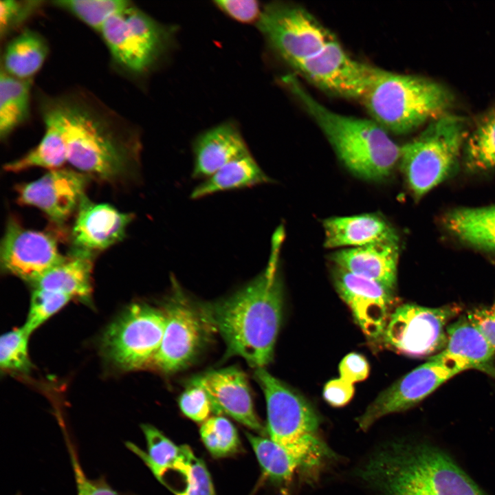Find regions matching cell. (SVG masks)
Masks as SVG:
<instances>
[{"label":"cell","mask_w":495,"mask_h":495,"mask_svg":"<svg viewBox=\"0 0 495 495\" xmlns=\"http://www.w3.org/2000/svg\"><path fill=\"white\" fill-rule=\"evenodd\" d=\"M43 120L60 130L67 162L79 172L114 182L139 164L141 142L138 131L93 96L74 91L40 100Z\"/></svg>","instance_id":"6da1fadb"},{"label":"cell","mask_w":495,"mask_h":495,"mask_svg":"<svg viewBox=\"0 0 495 495\" xmlns=\"http://www.w3.org/2000/svg\"><path fill=\"white\" fill-rule=\"evenodd\" d=\"M282 234L276 232L268 263L258 276L231 296L200 305L225 342L227 355L241 357L255 369L272 362L282 320L283 291L278 270Z\"/></svg>","instance_id":"7a4b0ae2"},{"label":"cell","mask_w":495,"mask_h":495,"mask_svg":"<svg viewBox=\"0 0 495 495\" xmlns=\"http://www.w3.org/2000/svg\"><path fill=\"white\" fill-rule=\"evenodd\" d=\"M382 495H488L450 455L428 441L395 443L359 472Z\"/></svg>","instance_id":"3957f363"},{"label":"cell","mask_w":495,"mask_h":495,"mask_svg":"<svg viewBox=\"0 0 495 495\" xmlns=\"http://www.w3.org/2000/svg\"><path fill=\"white\" fill-rule=\"evenodd\" d=\"M284 82L322 131L337 155L353 173L369 180L388 177L399 162L401 146L372 119L336 113L316 100L294 76Z\"/></svg>","instance_id":"277c9868"},{"label":"cell","mask_w":495,"mask_h":495,"mask_svg":"<svg viewBox=\"0 0 495 495\" xmlns=\"http://www.w3.org/2000/svg\"><path fill=\"white\" fill-rule=\"evenodd\" d=\"M371 119L388 133H410L446 113L454 96L427 78L373 67L361 98Z\"/></svg>","instance_id":"5b68a950"},{"label":"cell","mask_w":495,"mask_h":495,"mask_svg":"<svg viewBox=\"0 0 495 495\" xmlns=\"http://www.w3.org/2000/svg\"><path fill=\"white\" fill-rule=\"evenodd\" d=\"M254 377L265 395L270 439L296 461L302 474L314 476L335 456L319 434L318 414L305 397L265 368L255 369Z\"/></svg>","instance_id":"8992f818"},{"label":"cell","mask_w":495,"mask_h":495,"mask_svg":"<svg viewBox=\"0 0 495 495\" xmlns=\"http://www.w3.org/2000/svg\"><path fill=\"white\" fill-rule=\"evenodd\" d=\"M465 118L449 113L430 122L415 139L401 146L399 164L415 197L421 198L456 168L468 137Z\"/></svg>","instance_id":"52a82bcc"},{"label":"cell","mask_w":495,"mask_h":495,"mask_svg":"<svg viewBox=\"0 0 495 495\" xmlns=\"http://www.w3.org/2000/svg\"><path fill=\"white\" fill-rule=\"evenodd\" d=\"M100 34L118 65L142 74L166 52L173 33L131 3L111 16Z\"/></svg>","instance_id":"ba28073f"},{"label":"cell","mask_w":495,"mask_h":495,"mask_svg":"<svg viewBox=\"0 0 495 495\" xmlns=\"http://www.w3.org/2000/svg\"><path fill=\"white\" fill-rule=\"evenodd\" d=\"M166 322L164 309L142 302L131 305L102 336L105 357L126 371L148 366L161 344Z\"/></svg>","instance_id":"9c48e42d"},{"label":"cell","mask_w":495,"mask_h":495,"mask_svg":"<svg viewBox=\"0 0 495 495\" xmlns=\"http://www.w3.org/2000/svg\"><path fill=\"white\" fill-rule=\"evenodd\" d=\"M462 310L456 303L439 307L401 304L391 313L382 340L386 347L406 356L432 357L444 349L449 322Z\"/></svg>","instance_id":"30bf717a"},{"label":"cell","mask_w":495,"mask_h":495,"mask_svg":"<svg viewBox=\"0 0 495 495\" xmlns=\"http://www.w3.org/2000/svg\"><path fill=\"white\" fill-rule=\"evenodd\" d=\"M258 26L270 46L293 68L320 52L335 36L300 6H265Z\"/></svg>","instance_id":"8fae6325"},{"label":"cell","mask_w":495,"mask_h":495,"mask_svg":"<svg viewBox=\"0 0 495 495\" xmlns=\"http://www.w3.org/2000/svg\"><path fill=\"white\" fill-rule=\"evenodd\" d=\"M471 369L465 360L440 352L382 391L357 419L366 431L388 414L406 410L419 404L454 375Z\"/></svg>","instance_id":"7c38bea8"},{"label":"cell","mask_w":495,"mask_h":495,"mask_svg":"<svg viewBox=\"0 0 495 495\" xmlns=\"http://www.w3.org/2000/svg\"><path fill=\"white\" fill-rule=\"evenodd\" d=\"M166 322L160 347L149 366L164 373L177 371L197 356L212 329L200 306H195L175 287L164 308Z\"/></svg>","instance_id":"4fadbf2b"},{"label":"cell","mask_w":495,"mask_h":495,"mask_svg":"<svg viewBox=\"0 0 495 495\" xmlns=\"http://www.w3.org/2000/svg\"><path fill=\"white\" fill-rule=\"evenodd\" d=\"M65 257L49 233L26 229L13 217L8 220L0 246L5 272L34 283Z\"/></svg>","instance_id":"5bb4252c"},{"label":"cell","mask_w":495,"mask_h":495,"mask_svg":"<svg viewBox=\"0 0 495 495\" xmlns=\"http://www.w3.org/2000/svg\"><path fill=\"white\" fill-rule=\"evenodd\" d=\"M294 68L306 80L331 94L361 100L373 66L353 59L335 38Z\"/></svg>","instance_id":"9a60e30c"},{"label":"cell","mask_w":495,"mask_h":495,"mask_svg":"<svg viewBox=\"0 0 495 495\" xmlns=\"http://www.w3.org/2000/svg\"><path fill=\"white\" fill-rule=\"evenodd\" d=\"M332 278L337 292L364 334L372 340L381 338L396 307L395 291L336 265Z\"/></svg>","instance_id":"2e32d148"},{"label":"cell","mask_w":495,"mask_h":495,"mask_svg":"<svg viewBox=\"0 0 495 495\" xmlns=\"http://www.w3.org/2000/svg\"><path fill=\"white\" fill-rule=\"evenodd\" d=\"M86 176L69 169L50 170L36 181L18 186V201L36 207L62 223L78 209L85 195Z\"/></svg>","instance_id":"e0dca14e"},{"label":"cell","mask_w":495,"mask_h":495,"mask_svg":"<svg viewBox=\"0 0 495 495\" xmlns=\"http://www.w3.org/2000/svg\"><path fill=\"white\" fill-rule=\"evenodd\" d=\"M207 393L212 412L226 414L247 428L263 434V426L254 410L245 373L236 367L208 371L193 379Z\"/></svg>","instance_id":"ac0fdd59"},{"label":"cell","mask_w":495,"mask_h":495,"mask_svg":"<svg viewBox=\"0 0 495 495\" xmlns=\"http://www.w3.org/2000/svg\"><path fill=\"white\" fill-rule=\"evenodd\" d=\"M133 219V214L120 212L109 204L94 203L85 195L72 232L74 250L93 254L109 248L124 237Z\"/></svg>","instance_id":"d6986e66"},{"label":"cell","mask_w":495,"mask_h":495,"mask_svg":"<svg viewBox=\"0 0 495 495\" xmlns=\"http://www.w3.org/2000/svg\"><path fill=\"white\" fill-rule=\"evenodd\" d=\"M398 236L332 254L334 265L395 289L399 259Z\"/></svg>","instance_id":"ffe728a7"},{"label":"cell","mask_w":495,"mask_h":495,"mask_svg":"<svg viewBox=\"0 0 495 495\" xmlns=\"http://www.w3.org/2000/svg\"><path fill=\"white\" fill-rule=\"evenodd\" d=\"M249 150L238 128L223 123L201 134L193 146V178H208Z\"/></svg>","instance_id":"44dd1931"},{"label":"cell","mask_w":495,"mask_h":495,"mask_svg":"<svg viewBox=\"0 0 495 495\" xmlns=\"http://www.w3.org/2000/svg\"><path fill=\"white\" fill-rule=\"evenodd\" d=\"M327 248H356L397 236L390 224L375 214L334 217L323 221Z\"/></svg>","instance_id":"7402d4cb"},{"label":"cell","mask_w":495,"mask_h":495,"mask_svg":"<svg viewBox=\"0 0 495 495\" xmlns=\"http://www.w3.org/2000/svg\"><path fill=\"white\" fill-rule=\"evenodd\" d=\"M447 342L441 351L467 362L471 369H477L495 378V348L469 320L466 314L447 327Z\"/></svg>","instance_id":"603a6c76"},{"label":"cell","mask_w":495,"mask_h":495,"mask_svg":"<svg viewBox=\"0 0 495 495\" xmlns=\"http://www.w3.org/2000/svg\"><path fill=\"white\" fill-rule=\"evenodd\" d=\"M93 254L74 250L65 260L34 283V288L54 291L73 298L91 297Z\"/></svg>","instance_id":"cb8c5ba5"},{"label":"cell","mask_w":495,"mask_h":495,"mask_svg":"<svg viewBox=\"0 0 495 495\" xmlns=\"http://www.w3.org/2000/svg\"><path fill=\"white\" fill-rule=\"evenodd\" d=\"M272 182L248 151L232 160L197 186L191 192L190 198L200 199L219 192L249 188Z\"/></svg>","instance_id":"d4e9b609"},{"label":"cell","mask_w":495,"mask_h":495,"mask_svg":"<svg viewBox=\"0 0 495 495\" xmlns=\"http://www.w3.org/2000/svg\"><path fill=\"white\" fill-rule=\"evenodd\" d=\"M443 222L461 241L495 252V206L455 209L445 215Z\"/></svg>","instance_id":"484cf974"},{"label":"cell","mask_w":495,"mask_h":495,"mask_svg":"<svg viewBox=\"0 0 495 495\" xmlns=\"http://www.w3.org/2000/svg\"><path fill=\"white\" fill-rule=\"evenodd\" d=\"M48 50L47 42L40 34L25 29L6 45L1 69L19 79H31L44 63Z\"/></svg>","instance_id":"4316f807"},{"label":"cell","mask_w":495,"mask_h":495,"mask_svg":"<svg viewBox=\"0 0 495 495\" xmlns=\"http://www.w3.org/2000/svg\"><path fill=\"white\" fill-rule=\"evenodd\" d=\"M32 80L11 76L1 70L0 138L6 139L29 116Z\"/></svg>","instance_id":"83f0119b"},{"label":"cell","mask_w":495,"mask_h":495,"mask_svg":"<svg viewBox=\"0 0 495 495\" xmlns=\"http://www.w3.org/2000/svg\"><path fill=\"white\" fill-rule=\"evenodd\" d=\"M45 134L38 144L21 158L4 166L8 172L17 173L33 167L50 170L59 169L67 161V150L64 138L52 122L43 120Z\"/></svg>","instance_id":"f1b7e54d"},{"label":"cell","mask_w":495,"mask_h":495,"mask_svg":"<svg viewBox=\"0 0 495 495\" xmlns=\"http://www.w3.org/2000/svg\"><path fill=\"white\" fill-rule=\"evenodd\" d=\"M264 475L272 483L287 486L300 471L296 461L280 446L262 436L245 432Z\"/></svg>","instance_id":"f546056e"},{"label":"cell","mask_w":495,"mask_h":495,"mask_svg":"<svg viewBox=\"0 0 495 495\" xmlns=\"http://www.w3.org/2000/svg\"><path fill=\"white\" fill-rule=\"evenodd\" d=\"M140 428L145 437L147 452L133 442L126 441L124 444L144 463L160 482L179 456L181 446L175 444L151 424H142Z\"/></svg>","instance_id":"4dcf8cb0"},{"label":"cell","mask_w":495,"mask_h":495,"mask_svg":"<svg viewBox=\"0 0 495 495\" xmlns=\"http://www.w3.org/2000/svg\"><path fill=\"white\" fill-rule=\"evenodd\" d=\"M465 164L472 170L495 167V107L476 119L466 143Z\"/></svg>","instance_id":"1f68e13d"},{"label":"cell","mask_w":495,"mask_h":495,"mask_svg":"<svg viewBox=\"0 0 495 495\" xmlns=\"http://www.w3.org/2000/svg\"><path fill=\"white\" fill-rule=\"evenodd\" d=\"M181 448L177 459L164 474L177 473L181 478L182 486L175 494L216 495L204 461L197 457L188 446L182 445Z\"/></svg>","instance_id":"d6a6232c"},{"label":"cell","mask_w":495,"mask_h":495,"mask_svg":"<svg viewBox=\"0 0 495 495\" xmlns=\"http://www.w3.org/2000/svg\"><path fill=\"white\" fill-rule=\"evenodd\" d=\"M131 2L125 0H58L52 4L65 10L89 28L100 32L106 22Z\"/></svg>","instance_id":"836d02e7"},{"label":"cell","mask_w":495,"mask_h":495,"mask_svg":"<svg viewBox=\"0 0 495 495\" xmlns=\"http://www.w3.org/2000/svg\"><path fill=\"white\" fill-rule=\"evenodd\" d=\"M199 432L205 447L214 457L232 455L240 446L234 426L223 416L208 418L201 425Z\"/></svg>","instance_id":"e575fe53"},{"label":"cell","mask_w":495,"mask_h":495,"mask_svg":"<svg viewBox=\"0 0 495 495\" xmlns=\"http://www.w3.org/2000/svg\"><path fill=\"white\" fill-rule=\"evenodd\" d=\"M21 327L1 336L0 340V366L7 372H26L30 368L28 353L30 336Z\"/></svg>","instance_id":"d590c367"},{"label":"cell","mask_w":495,"mask_h":495,"mask_svg":"<svg viewBox=\"0 0 495 495\" xmlns=\"http://www.w3.org/2000/svg\"><path fill=\"white\" fill-rule=\"evenodd\" d=\"M72 299L69 296L62 293L34 288L31 296L27 319L23 327L31 334Z\"/></svg>","instance_id":"8d00e7d4"},{"label":"cell","mask_w":495,"mask_h":495,"mask_svg":"<svg viewBox=\"0 0 495 495\" xmlns=\"http://www.w3.org/2000/svg\"><path fill=\"white\" fill-rule=\"evenodd\" d=\"M67 447L76 485V495H135L113 489L104 476L96 478L87 477L81 468L72 441L67 443Z\"/></svg>","instance_id":"74e56055"},{"label":"cell","mask_w":495,"mask_h":495,"mask_svg":"<svg viewBox=\"0 0 495 495\" xmlns=\"http://www.w3.org/2000/svg\"><path fill=\"white\" fill-rule=\"evenodd\" d=\"M43 3L32 0L0 1V34L1 37L10 30L22 24Z\"/></svg>","instance_id":"f35d334b"},{"label":"cell","mask_w":495,"mask_h":495,"mask_svg":"<svg viewBox=\"0 0 495 495\" xmlns=\"http://www.w3.org/2000/svg\"><path fill=\"white\" fill-rule=\"evenodd\" d=\"M179 406L187 417L196 422H204L212 412V404L206 391L192 383L179 397Z\"/></svg>","instance_id":"ab89813d"},{"label":"cell","mask_w":495,"mask_h":495,"mask_svg":"<svg viewBox=\"0 0 495 495\" xmlns=\"http://www.w3.org/2000/svg\"><path fill=\"white\" fill-rule=\"evenodd\" d=\"M214 3L228 16L241 23H258L263 10L254 0H221Z\"/></svg>","instance_id":"60d3db41"},{"label":"cell","mask_w":495,"mask_h":495,"mask_svg":"<svg viewBox=\"0 0 495 495\" xmlns=\"http://www.w3.org/2000/svg\"><path fill=\"white\" fill-rule=\"evenodd\" d=\"M340 377L354 384L367 378L369 364L362 355L357 353L347 354L339 364Z\"/></svg>","instance_id":"b9f144b4"},{"label":"cell","mask_w":495,"mask_h":495,"mask_svg":"<svg viewBox=\"0 0 495 495\" xmlns=\"http://www.w3.org/2000/svg\"><path fill=\"white\" fill-rule=\"evenodd\" d=\"M467 317L486 340L495 348V302L490 306L474 308L466 313Z\"/></svg>","instance_id":"7bdbcfd3"},{"label":"cell","mask_w":495,"mask_h":495,"mask_svg":"<svg viewBox=\"0 0 495 495\" xmlns=\"http://www.w3.org/2000/svg\"><path fill=\"white\" fill-rule=\"evenodd\" d=\"M354 392L353 384L339 377L329 380L324 385L323 397L333 407H343L351 400Z\"/></svg>","instance_id":"ee69618b"}]
</instances>
